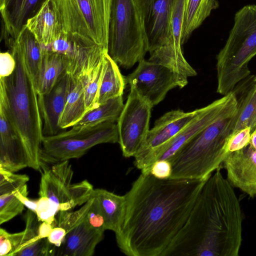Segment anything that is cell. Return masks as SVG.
<instances>
[{"mask_svg": "<svg viewBox=\"0 0 256 256\" xmlns=\"http://www.w3.org/2000/svg\"><path fill=\"white\" fill-rule=\"evenodd\" d=\"M54 226L47 222H41L38 230V238H48Z\"/></svg>", "mask_w": 256, "mask_h": 256, "instance_id": "41", "label": "cell"}, {"mask_svg": "<svg viewBox=\"0 0 256 256\" xmlns=\"http://www.w3.org/2000/svg\"><path fill=\"white\" fill-rule=\"evenodd\" d=\"M252 81L256 82V75L254 77Z\"/></svg>", "mask_w": 256, "mask_h": 256, "instance_id": "44", "label": "cell"}, {"mask_svg": "<svg viewBox=\"0 0 256 256\" xmlns=\"http://www.w3.org/2000/svg\"><path fill=\"white\" fill-rule=\"evenodd\" d=\"M28 167L26 154L4 109L0 106V168L16 172Z\"/></svg>", "mask_w": 256, "mask_h": 256, "instance_id": "19", "label": "cell"}, {"mask_svg": "<svg viewBox=\"0 0 256 256\" xmlns=\"http://www.w3.org/2000/svg\"><path fill=\"white\" fill-rule=\"evenodd\" d=\"M4 0H0V5H1L3 2Z\"/></svg>", "mask_w": 256, "mask_h": 256, "instance_id": "45", "label": "cell"}, {"mask_svg": "<svg viewBox=\"0 0 256 256\" xmlns=\"http://www.w3.org/2000/svg\"><path fill=\"white\" fill-rule=\"evenodd\" d=\"M25 229L20 232L10 233L0 228V256H15L21 249L38 240V230L40 222L32 211H26Z\"/></svg>", "mask_w": 256, "mask_h": 256, "instance_id": "21", "label": "cell"}, {"mask_svg": "<svg viewBox=\"0 0 256 256\" xmlns=\"http://www.w3.org/2000/svg\"><path fill=\"white\" fill-rule=\"evenodd\" d=\"M219 6L218 0H185L182 44L198 28L211 12Z\"/></svg>", "mask_w": 256, "mask_h": 256, "instance_id": "24", "label": "cell"}, {"mask_svg": "<svg viewBox=\"0 0 256 256\" xmlns=\"http://www.w3.org/2000/svg\"><path fill=\"white\" fill-rule=\"evenodd\" d=\"M40 71L35 83L38 96L48 92L66 71V61L59 54L45 52Z\"/></svg>", "mask_w": 256, "mask_h": 256, "instance_id": "25", "label": "cell"}, {"mask_svg": "<svg viewBox=\"0 0 256 256\" xmlns=\"http://www.w3.org/2000/svg\"><path fill=\"white\" fill-rule=\"evenodd\" d=\"M223 164L232 186L250 197L256 196V150L248 144L229 152Z\"/></svg>", "mask_w": 256, "mask_h": 256, "instance_id": "15", "label": "cell"}, {"mask_svg": "<svg viewBox=\"0 0 256 256\" xmlns=\"http://www.w3.org/2000/svg\"><path fill=\"white\" fill-rule=\"evenodd\" d=\"M148 43L135 0H112L108 53L120 66L128 69L144 59Z\"/></svg>", "mask_w": 256, "mask_h": 256, "instance_id": "6", "label": "cell"}, {"mask_svg": "<svg viewBox=\"0 0 256 256\" xmlns=\"http://www.w3.org/2000/svg\"><path fill=\"white\" fill-rule=\"evenodd\" d=\"M104 68L98 98V106L106 102L122 96L126 82L118 64L106 53L104 57Z\"/></svg>", "mask_w": 256, "mask_h": 256, "instance_id": "27", "label": "cell"}, {"mask_svg": "<svg viewBox=\"0 0 256 256\" xmlns=\"http://www.w3.org/2000/svg\"><path fill=\"white\" fill-rule=\"evenodd\" d=\"M150 174L160 180L170 178L172 174V164L168 160H158L150 167Z\"/></svg>", "mask_w": 256, "mask_h": 256, "instance_id": "38", "label": "cell"}, {"mask_svg": "<svg viewBox=\"0 0 256 256\" xmlns=\"http://www.w3.org/2000/svg\"><path fill=\"white\" fill-rule=\"evenodd\" d=\"M252 130L246 127L234 132L230 136L227 149L228 152L240 150L250 144Z\"/></svg>", "mask_w": 256, "mask_h": 256, "instance_id": "35", "label": "cell"}, {"mask_svg": "<svg viewBox=\"0 0 256 256\" xmlns=\"http://www.w3.org/2000/svg\"><path fill=\"white\" fill-rule=\"evenodd\" d=\"M256 55V5L243 6L235 14L224 46L216 56L217 92L226 95L250 74V60Z\"/></svg>", "mask_w": 256, "mask_h": 256, "instance_id": "5", "label": "cell"}, {"mask_svg": "<svg viewBox=\"0 0 256 256\" xmlns=\"http://www.w3.org/2000/svg\"><path fill=\"white\" fill-rule=\"evenodd\" d=\"M122 96L110 99L98 107L88 112L71 128L80 131L102 123L117 122L124 108Z\"/></svg>", "mask_w": 256, "mask_h": 256, "instance_id": "26", "label": "cell"}, {"mask_svg": "<svg viewBox=\"0 0 256 256\" xmlns=\"http://www.w3.org/2000/svg\"><path fill=\"white\" fill-rule=\"evenodd\" d=\"M198 111V109L190 112L172 110L156 120L134 156V164L142 174H150V167L163 148L191 122Z\"/></svg>", "mask_w": 256, "mask_h": 256, "instance_id": "11", "label": "cell"}, {"mask_svg": "<svg viewBox=\"0 0 256 256\" xmlns=\"http://www.w3.org/2000/svg\"><path fill=\"white\" fill-rule=\"evenodd\" d=\"M14 192L0 196V224L10 220L24 210L25 206Z\"/></svg>", "mask_w": 256, "mask_h": 256, "instance_id": "32", "label": "cell"}, {"mask_svg": "<svg viewBox=\"0 0 256 256\" xmlns=\"http://www.w3.org/2000/svg\"><path fill=\"white\" fill-rule=\"evenodd\" d=\"M58 212L46 196H40L37 200L36 214L40 222L54 224Z\"/></svg>", "mask_w": 256, "mask_h": 256, "instance_id": "36", "label": "cell"}, {"mask_svg": "<svg viewBox=\"0 0 256 256\" xmlns=\"http://www.w3.org/2000/svg\"><path fill=\"white\" fill-rule=\"evenodd\" d=\"M104 55L87 74L81 76L84 84L86 112L98 106V98L104 72Z\"/></svg>", "mask_w": 256, "mask_h": 256, "instance_id": "30", "label": "cell"}, {"mask_svg": "<svg viewBox=\"0 0 256 256\" xmlns=\"http://www.w3.org/2000/svg\"><path fill=\"white\" fill-rule=\"evenodd\" d=\"M26 26L40 46L52 42L63 32L50 0H46L38 12L27 20Z\"/></svg>", "mask_w": 256, "mask_h": 256, "instance_id": "20", "label": "cell"}, {"mask_svg": "<svg viewBox=\"0 0 256 256\" xmlns=\"http://www.w3.org/2000/svg\"><path fill=\"white\" fill-rule=\"evenodd\" d=\"M70 75L69 92L58 123L62 130L72 127L86 112L83 80L80 76Z\"/></svg>", "mask_w": 256, "mask_h": 256, "instance_id": "23", "label": "cell"}, {"mask_svg": "<svg viewBox=\"0 0 256 256\" xmlns=\"http://www.w3.org/2000/svg\"><path fill=\"white\" fill-rule=\"evenodd\" d=\"M253 82L240 100H237L232 133L246 127H250L252 132L256 127V82Z\"/></svg>", "mask_w": 256, "mask_h": 256, "instance_id": "29", "label": "cell"}, {"mask_svg": "<svg viewBox=\"0 0 256 256\" xmlns=\"http://www.w3.org/2000/svg\"><path fill=\"white\" fill-rule=\"evenodd\" d=\"M249 144L256 150V127L251 133Z\"/></svg>", "mask_w": 256, "mask_h": 256, "instance_id": "43", "label": "cell"}, {"mask_svg": "<svg viewBox=\"0 0 256 256\" xmlns=\"http://www.w3.org/2000/svg\"><path fill=\"white\" fill-rule=\"evenodd\" d=\"M0 77H7L14 72L16 62L10 52H1L0 54Z\"/></svg>", "mask_w": 256, "mask_h": 256, "instance_id": "39", "label": "cell"}, {"mask_svg": "<svg viewBox=\"0 0 256 256\" xmlns=\"http://www.w3.org/2000/svg\"><path fill=\"white\" fill-rule=\"evenodd\" d=\"M102 2L104 10L105 28L108 36L110 16L112 0H102Z\"/></svg>", "mask_w": 256, "mask_h": 256, "instance_id": "42", "label": "cell"}, {"mask_svg": "<svg viewBox=\"0 0 256 256\" xmlns=\"http://www.w3.org/2000/svg\"><path fill=\"white\" fill-rule=\"evenodd\" d=\"M175 0H135L143 22L150 54L167 46Z\"/></svg>", "mask_w": 256, "mask_h": 256, "instance_id": "13", "label": "cell"}, {"mask_svg": "<svg viewBox=\"0 0 256 256\" xmlns=\"http://www.w3.org/2000/svg\"><path fill=\"white\" fill-rule=\"evenodd\" d=\"M70 83V75L66 72L48 92L38 96L44 136H53L64 130L58 123L66 102Z\"/></svg>", "mask_w": 256, "mask_h": 256, "instance_id": "16", "label": "cell"}, {"mask_svg": "<svg viewBox=\"0 0 256 256\" xmlns=\"http://www.w3.org/2000/svg\"><path fill=\"white\" fill-rule=\"evenodd\" d=\"M92 196L98 201L105 219L106 230L118 232L124 222L126 208L125 195L120 196L106 190L94 189Z\"/></svg>", "mask_w": 256, "mask_h": 256, "instance_id": "22", "label": "cell"}, {"mask_svg": "<svg viewBox=\"0 0 256 256\" xmlns=\"http://www.w3.org/2000/svg\"><path fill=\"white\" fill-rule=\"evenodd\" d=\"M62 31L108 50L102 0H50Z\"/></svg>", "mask_w": 256, "mask_h": 256, "instance_id": "8", "label": "cell"}, {"mask_svg": "<svg viewBox=\"0 0 256 256\" xmlns=\"http://www.w3.org/2000/svg\"><path fill=\"white\" fill-rule=\"evenodd\" d=\"M29 177L0 168V196L12 193L26 184Z\"/></svg>", "mask_w": 256, "mask_h": 256, "instance_id": "33", "label": "cell"}, {"mask_svg": "<svg viewBox=\"0 0 256 256\" xmlns=\"http://www.w3.org/2000/svg\"><path fill=\"white\" fill-rule=\"evenodd\" d=\"M66 234V232L64 228L55 226L47 238L51 244L58 248L62 245Z\"/></svg>", "mask_w": 256, "mask_h": 256, "instance_id": "40", "label": "cell"}, {"mask_svg": "<svg viewBox=\"0 0 256 256\" xmlns=\"http://www.w3.org/2000/svg\"><path fill=\"white\" fill-rule=\"evenodd\" d=\"M93 198L94 200L86 214V218L93 228L104 232L106 228L104 216L97 200L94 197Z\"/></svg>", "mask_w": 256, "mask_h": 256, "instance_id": "37", "label": "cell"}, {"mask_svg": "<svg viewBox=\"0 0 256 256\" xmlns=\"http://www.w3.org/2000/svg\"><path fill=\"white\" fill-rule=\"evenodd\" d=\"M130 88L154 106L161 102L168 92L188 83V77L164 65L146 60L138 62L136 68L126 77Z\"/></svg>", "mask_w": 256, "mask_h": 256, "instance_id": "10", "label": "cell"}, {"mask_svg": "<svg viewBox=\"0 0 256 256\" xmlns=\"http://www.w3.org/2000/svg\"><path fill=\"white\" fill-rule=\"evenodd\" d=\"M8 48L16 66L10 76L0 77V106L23 147L28 167L40 170L44 135L38 92L22 52L13 43Z\"/></svg>", "mask_w": 256, "mask_h": 256, "instance_id": "3", "label": "cell"}, {"mask_svg": "<svg viewBox=\"0 0 256 256\" xmlns=\"http://www.w3.org/2000/svg\"><path fill=\"white\" fill-rule=\"evenodd\" d=\"M94 198H91L78 210L70 212L59 211L56 216L54 227L58 226L64 228L66 233L76 225L80 223L86 218L88 211L93 202Z\"/></svg>", "mask_w": 256, "mask_h": 256, "instance_id": "31", "label": "cell"}, {"mask_svg": "<svg viewBox=\"0 0 256 256\" xmlns=\"http://www.w3.org/2000/svg\"><path fill=\"white\" fill-rule=\"evenodd\" d=\"M236 110L216 120L180 150L170 161V178H208L221 166L229 153L227 144L232 133Z\"/></svg>", "mask_w": 256, "mask_h": 256, "instance_id": "4", "label": "cell"}, {"mask_svg": "<svg viewBox=\"0 0 256 256\" xmlns=\"http://www.w3.org/2000/svg\"><path fill=\"white\" fill-rule=\"evenodd\" d=\"M55 246L48 238L38 239L20 250L15 256H50L56 254Z\"/></svg>", "mask_w": 256, "mask_h": 256, "instance_id": "34", "label": "cell"}, {"mask_svg": "<svg viewBox=\"0 0 256 256\" xmlns=\"http://www.w3.org/2000/svg\"><path fill=\"white\" fill-rule=\"evenodd\" d=\"M40 184V196H46L59 211H68L86 202L92 196L94 188L87 180L72 184L73 170L68 160L42 165Z\"/></svg>", "mask_w": 256, "mask_h": 256, "instance_id": "9", "label": "cell"}, {"mask_svg": "<svg viewBox=\"0 0 256 256\" xmlns=\"http://www.w3.org/2000/svg\"><path fill=\"white\" fill-rule=\"evenodd\" d=\"M116 142L118 134L114 122H105L80 131L64 130L56 134L43 136L41 166L80 158L96 145Z\"/></svg>", "mask_w": 256, "mask_h": 256, "instance_id": "7", "label": "cell"}, {"mask_svg": "<svg viewBox=\"0 0 256 256\" xmlns=\"http://www.w3.org/2000/svg\"><path fill=\"white\" fill-rule=\"evenodd\" d=\"M15 44L24 56L26 64L36 83L41 68L43 54L39 42L24 26L18 36L6 44Z\"/></svg>", "mask_w": 256, "mask_h": 256, "instance_id": "28", "label": "cell"}, {"mask_svg": "<svg viewBox=\"0 0 256 256\" xmlns=\"http://www.w3.org/2000/svg\"><path fill=\"white\" fill-rule=\"evenodd\" d=\"M220 169H216L205 182L165 256H238L242 242L240 206Z\"/></svg>", "mask_w": 256, "mask_h": 256, "instance_id": "2", "label": "cell"}, {"mask_svg": "<svg viewBox=\"0 0 256 256\" xmlns=\"http://www.w3.org/2000/svg\"><path fill=\"white\" fill-rule=\"evenodd\" d=\"M104 232L91 226L86 216L83 220L66 233L56 255L92 256L96 246L102 240Z\"/></svg>", "mask_w": 256, "mask_h": 256, "instance_id": "17", "label": "cell"}, {"mask_svg": "<svg viewBox=\"0 0 256 256\" xmlns=\"http://www.w3.org/2000/svg\"><path fill=\"white\" fill-rule=\"evenodd\" d=\"M208 178L160 180L141 173L125 194L124 222L115 234L120 251L128 256H165Z\"/></svg>", "mask_w": 256, "mask_h": 256, "instance_id": "1", "label": "cell"}, {"mask_svg": "<svg viewBox=\"0 0 256 256\" xmlns=\"http://www.w3.org/2000/svg\"><path fill=\"white\" fill-rule=\"evenodd\" d=\"M185 0H175L170 22L169 44L150 54L148 60L167 66L186 76H194L196 71L187 62L182 49V32Z\"/></svg>", "mask_w": 256, "mask_h": 256, "instance_id": "14", "label": "cell"}, {"mask_svg": "<svg viewBox=\"0 0 256 256\" xmlns=\"http://www.w3.org/2000/svg\"><path fill=\"white\" fill-rule=\"evenodd\" d=\"M46 0H4L0 11L6 44L15 39L27 20L34 16Z\"/></svg>", "mask_w": 256, "mask_h": 256, "instance_id": "18", "label": "cell"}, {"mask_svg": "<svg viewBox=\"0 0 256 256\" xmlns=\"http://www.w3.org/2000/svg\"><path fill=\"white\" fill-rule=\"evenodd\" d=\"M152 106L130 88L117 120L118 142L125 158L134 156L149 131Z\"/></svg>", "mask_w": 256, "mask_h": 256, "instance_id": "12", "label": "cell"}]
</instances>
